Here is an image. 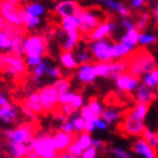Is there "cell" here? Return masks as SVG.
Masks as SVG:
<instances>
[{
    "instance_id": "cell-1",
    "label": "cell",
    "mask_w": 158,
    "mask_h": 158,
    "mask_svg": "<svg viewBox=\"0 0 158 158\" xmlns=\"http://www.w3.org/2000/svg\"><path fill=\"white\" fill-rule=\"evenodd\" d=\"M127 73L135 77L146 75L156 69V61L146 49H138L127 56Z\"/></svg>"
},
{
    "instance_id": "cell-2",
    "label": "cell",
    "mask_w": 158,
    "mask_h": 158,
    "mask_svg": "<svg viewBox=\"0 0 158 158\" xmlns=\"http://www.w3.org/2000/svg\"><path fill=\"white\" fill-rule=\"evenodd\" d=\"M148 104H138L128 112L124 114V122L122 123V131L127 135L131 136H138L142 135L143 131L145 128L144 126V119L147 115Z\"/></svg>"
},
{
    "instance_id": "cell-3",
    "label": "cell",
    "mask_w": 158,
    "mask_h": 158,
    "mask_svg": "<svg viewBox=\"0 0 158 158\" xmlns=\"http://www.w3.org/2000/svg\"><path fill=\"white\" fill-rule=\"evenodd\" d=\"M77 17L80 18V21H81L79 31L82 34H89L106 20L105 13L96 7L90 9H85L81 7L77 11Z\"/></svg>"
},
{
    "instance_id": "cell-4",
    "label": "cell",
    "mask_w": 158,
    "mask_h": 158,
    "mask_svg": "<svg viewBox=\"0 0 158 158\" xmlns=\"http://www.w3.org/2000/svg\"><path fill=\"white\" fill-rule=\"evenodd\" d=\"M32 152L40 158H58L59 153L54 148L53 136L49 133H40L35 135L30 143Z\"/></svg>"
},
{
    "instance_id": "cell-5",
    "label": "cell",
    "mask_w": 158,
    "mask_h": 158,
    "mask_svg": "<svg viewBox=\"0 0 158 158\" xmlns=\"http://www.w3.org/2000/svg\"><path fill=\"white\" fill-rule=\"evenodd\" d=\"M37 128L33 123H24L19 125L17 128L9 129L3 132V136L8 142L17 143V144H29L35 137Z\"/></svg>"
},
{
    "instance_id": "cell-6",
    "label": "cell",
    "mask_w": 158,
    "mask_h": 158,
    "mask_svg": "<svg viewBox=\"0 0 158 158\" xmlns=\"http://www.w3.org/2000/svg\"><path fill=\"white\" fill-rule=\"evenodd\" d=\"M48 40L44 35H30L23 41L26 59H42L47 53Z\"/></svg>"
},
{
    "instance_id": "cell-7",
    "label": "cell",
    "mask_w": 158,
    "mask_h": 158,
    "mask_svg": "<svg viewBox=\"0 0 158 158\" xmlns=\"http://www.w3.org/2000/svg\"><path fill=\"white\" fill-rule=\"evenodd\" d=\"M38 94H39L40 104L42 106L43 113H56L60 111L59 94L56 89L52 86V84L41 87Z\"/></svg>"
},
{
    "instance_id": "cell-8",
    "label": "cell",
    "mask_w": 158,
    "mask_h": 158,
    "mask_svg": "<svg viewBox=\"0 0 158 158\" xmlns=\"http://www.w3.org/2000/svg\"><path fill=\"white\" fill-rule=\"evenodd\" d=\"M21 5L18 1L15 0H5V1H0V15L6 20V22L10 26L22 28V22L20 19V9Z\"/></svg>"
},
{
    "instance_id": "cell-9",
    "label": "cell",
    "mask_w": 158,
    "mask_h": 158,
    "mask_svg": "<svg viewBox=\"0 0 158 158\" xmlns=\"http://www.w3.org/2000/svg\"><path fill=\"white\" fill-rule=\"evenodd\" d=\"M2 71L12 77H23L27 73L26 61L21 56H17L13 53H6L2 54Z\"/></svg>"
},
{
    "instance_id": "cell-10",
    "label": "cell",
    "mask_w": 158,
    "mask_h": 158,
    "mask_svg": "<svg viewBox=\"0 0 158 158\" xmlns=\"http://www.w3.org/2000/svg\"><path fill=\"white\" fill-rule=\"evenodd\" d=\"M113 47L114 43H112L110 39L94 41L91 43V52L98 62L108 63V62H112V60H114Z\"/></svg>"
},
{
    "instance_id": "cell-11",
    "label": "cell",
    "mask_w": 158,
    "mask_h": 158,
    "mask_svg": "<svg viewBox=\"0 0 158 158\" xmlns=\"http://www.w3.org/2000/svg\"><path fill=\"white\" fill-rule=\"evenodd\" d=\"M116 29V23L112 20H105L100 24L98 28H95L93 31L87 34L89 40L92 42L94 41H100V40L108 39V35Z\"/></svg>"
},
{
    "instance_id": "cell-12",
    "label": "cell",
    "mask_w": 158,
    "mask_h": 158,
    "mask_svg": "<svg viewBox=\"0 0 158 158\" xmlns=\"http://www.w3.org/2000/svg\"><path fill=\"white\" fill-rule=\"evenodd\" d=\"M52 136L53 143H54V148H56V150L59 154L64 153L77 138L75 134H66V133L63 132H56Z\"/></svg>"
},
{
    "instance_id": "cell-13",
    "label": "cell",
    "mask_w": 158,
    "mask_h": 158,
    "mask_svg": "<svg viewBox=\"0 0 158 158\" xmlns=\"http://www.w3.org/2000/svg\"><path fill=\"white\" fill-rule=\"evenodd\" d=\"M138 85H139L138 77H133V75H131L127 72L121 74L116 79V86L118 87L122 92H133V91H136Z\"/></svg>"
},
{
    "instance_id": "cell-14",
    "label": "cell",
    "mask_w": 158,
    "mask_h": 158,
    "mask_svg": "<svg viewBox=\"0 0 158 158\" xmlns=\"http://www.w3.org/2000/svg\"><path fill=\"white\" fill-rule=\"evenodd\" d=\"M81 8V6L75 1H61L56 6L54 11L58 13L61 18L77 16V11Z\"/></svg>"
},
{
    "instance_id": "cell-15",
    "label": "cell",
    "mask_w": 158,
    "mask_h": 158,
    "mask_svg": "<svg viewBox=\"0 0 158 158\" xmlns=\"http://www.w3.org/2000/svg\"><path fill=\"white\" fill-rule=\"evenodd\" d=\"M77 79L82 83H92L96 77L95 74V69L93 63H86V64H81L77 68Z\"/></svg>"
},
{
    "instance_id": "cell-16",
    "label": "cell",
    "mask_w": 158,
    "mask_h": 158,
    "mask_svg": "<svg viewBox=\"0 0 158 158\" xmlns=\"http://www.w3.org/2000/svg\"><path fill=\"white\" fill-rule=\"evenodd\" d=\"M133 150L144 158H157V152L147 144L145 139L139 138L133 144Z\"/></svg>"
},
{
    "instance_id": "cell-17",
    "label": "cell",
    "mask_w": 158,
    "mask_h": 158,
    "mask_svg": "<svg viewBox=\"0 0 158 158\" xmlns=\"http://www.w3.org/2000/svg\"><path fill=\"white\" fill-rule=\"evenodd\" d=\"M8 150L13 158H26L32 152L31 145L29 144H17V143L8 142Z\"/></svg>"
},
{
    "instance_id": "cell-18",
    "label": "cell",
    "mask_w": 158,
    "mask_h": 158,
    "mask_svg": "<svg viewBox=\"0 0 158 158\" xmlns=\"http://www.w3.org/2000/svg\"><path fill=\"white\" fill-rule=\"evenodd\" d=\"M135 98H136L138 104H148L149 105L150 103L156 98V94L150 89L146 87L144 84H140L136 89Z\"/></svg>"
},
{
    "instance_id": "cell-19",
    "label": "cell",
    "mask_w": 158,
    "mask_h": 158,
    "mask_svg": "<svg viewBox=\"0 0 158 158\" xmlns=\"http://www.w3.org/2000/svg\"><path fill=\"white\" fill-rule=\"evenodd\" d=\"M18 117V110L15 105L9 103L8 105L0 107V121L6 124H10L16 121Z\"/></svg>"
},
{
    "instance_id": "cell-20",
    "label": "cell",
    "mask_w": 158,
    "mask_h": 158,
    "mask_svg": "<svg viewBox=\"0 0 158 158\" xmlns=\"http://www.w3.org/2000/svg\"><path fill=\"white\" fill-rule=\"evenodd\" d=\"M21 105H23L24 107H27V108H29L30 111L33 112L35 115L43 113L42 106H41V104H40V98H39L38 92L31 93L28 98H24V101L22 102Z\"/></svg>"
},
{
    "instance_id": "cell-21",
    "label": "cell",
    "mask_w": 158,
    "mask_h": 158,
    "mask_svg": "<svg viewBox=\"0 0 158 158\" xmlns=\"http://www.w3.org/2000/svg\"><path fill=\"white\" fill-rule=\"evenodd\" d=\"M108 68H110V75L108 77L113 80H116L121 74L127 72V61L126 59L117 60L115 62H108Z\"/></svg>"
},
{
    "instance_id": "cell-22",
    "label": "cell",
    "mask_w": 158,
    "mask_h": 158,
    "mask_svg": "<svg viewBox=\"0 0 158 158\" xmlns=\"http://www.w3.org/2000/svg\"><path fill=\"white\" fill-rule=\"evenodd\" d=\"M80 26H81V21H80V18H77V16H71V17H66V18L61 19V27H62V30L65 31L66 33L79 31Z\"/></svg>"
},
{
    "instance_id": "cell-23",
    "label": "cell",
    "mask_w": 158,
    "mask_h": 158,
    "mask_svg": "<svg viewBox=\"0 0 158 158\" xmlns=\"http://www.w3.org/2000/svg\"><path fill=\"white\" fill-rule=\"evenodd\" d=\"M80 40V32H70V33H66L65 38L62 41V49H63L64 52H71L73 50L75 45L77 44Z\"/></svg>"
},
{
    "instance_id": "cell-24",
    "label": "cell",
    "mask_w": 158,
    "mask_h": 158,
    "mask_svg": "<svg viewBox=\"0 0 158 158\" xmlns=\"http://www.w3.org/2000/svg\"><path fill=\"white\" fill-rule=\"evenodd\" d=\"M19 15H20V19H21L22 26H23L26 29H33V28H35V27L40 23V19L28 15V13L23 10V7L20 9Z\"/></svg>"
},
{
    "instance_id": "cell-25",
    "label": "cell",
    "mask_w": 158,
    "mask_h": 158,
    "mask_svg": "<svg viewBox=\"0 0 158 158\" xmlns=\"http://www.w3.org/2000/svg\"><path fill=\"white\" fill-rule=\"evenodd\" d=\"M121 116V112L117 108L108 107L103 110L102 114H101V118L105 122L106 124H113L114 122H116Z\"/></svg>"
},
{
    "instance_id": "cell-26",
    "label": "cell",
    "mask_w": 158,
    "mask_h": 158,
    "mask_svg": "<svg viewBox=\"0 0 158 158\" xmlns=\"http://www.w3.org/2000/svg\"><path fill=\"white\" fill-rule=\"evenodd\" d=\"M60 61L62 65L65 66L69 70H73V69L79 68V63L75 60V56L72 52H63L61 53L60 56Z\"/></svg>"
},
{
    "instance_id": "cell-27",
    "label": "cell",
    "mask_w": 158,
    "mask_h": 158,
    "mask_svg": "<svg viewBox=\"0 0 158 158\" xmlns=\"http://www.w3.org/2000/svg\"><path fill=\"white\" fill-rule=\"evenodd\" d=\"M138 37H139V32L134 28L129 31H126V33L122 37L121 42L132 48H135V45L138 43Z\"/></svg>"
},
{
    "instance_id": "cell-28",
    "label": "cell",
    "mask_w": 158,
    "mask_h": 158,
    "mask_svg": "<svg viewBox=\"0 0 158 158\" xmlns=\"http://www.w3.org/2000/svg\"><path fill=\"white\" fill-rule=\"evenodd\" d=\"M105 3L108 8H111L112 10L116 11L118 15L123 16L124 18H127V17L131 16V10L127 7H125L123 3H119L117 1H113V0H107V1H105Z\"/></svg>"
},
{
    "instance_id": "cell-29",
    "label": "cell",
    "mask_w": 158,
    "mask_h": 158,
    "mask_svg": "<svg viewBox=\"0 0 158 158\" xmlns=\"http://www.w3.org/2000/svg\"><path fill=\"white\" fill-rule=\"evenodd\" d=\"M23 10L26 11L28 15H30V16H32V17H35V18H39L40 16H42L43 13H44L43 6L37 2L27 3L23 7Z\"/></svg>"
},
{
    "instance_id": "cell-30",
    "label": "cell",
    "mask_w": 158,
    "mask_h": 158,
    "mask_svg": "<svg viewBox=\"0 0 158 158\" xmlns=\"http://www.w3.org/2000/svg\"><path fill=\"white\" fill-rule=\"evenodd\" d=\"M49 68H50V64L48 63L47 61H44V60L41 61V62L35 66V68H33V74H32V77H33L34 82H35L37 84L39 83L41 77L44 75V74H47V71H48V69Z\"/></svg>"
},
{
    "instance_id": "cell-31",
    "label": "cell",
    "mask_w": 158,
    "mask_h": 158,
    "mask_svg": "<svg viewBox=\"0 0 158 158\" xmlns=\"http://www.w3.org/2000/svg\"><path fill=\"white\" fill-rule=\"evenodd\" d=\"M142 136H143V139H145L147 142V144L150 146L152 148L154 149H157L158 148V134H155L150 131L149 128H144L142 133Z\"/></svg>"
},
{
    "instance_id": "cell-32",
    "label": "cell",
    "mask_w": 158,
    "mask_h": 158,
    "mask_svg": "<svg viewBox=\"0 0 158 158\" xmlns=\"http://www.w3.org/2000/svg\"><path fill=\"white\" fill-rule=\"evenodd\" d=\"M75 142L77 143V145L81 147V149L83 150H86L87 148L92 147V142H93V138L91 137V135L89 133H81L79 136H77L75 138Z\"/></svg>"
},
{
    "instance_id": "cell-33",
    "label": "cell",
    "mask_w": 158,
    "mask_h": 158,
    "mask_svg": "<svg viewBox=\"0 0 158 158\" xmlns=\"http://www.w3.org/2000/svg\"><path fill=\"white\" fill-rule=\"evenodd\" d=\"M52 86L56 89V91L58 92L59 96L63 93L68 92L70 89V79H58L54 83L52 84Z\"/></svg>"
},
{
    "instance_id": "cell-34",
    "label": "cell",
    "mask_w": 158,
    "mask_h": 158,
    "mask_svg": "<svg viewBox=\"0 0 158 158\" xmlns=\"http://www.w3.org/2000/svg\"><path fill=\"white\" fill-rule=\"evenodd\" d=\"M87 107L92 111V113L95 115V117H101V114L103 112V107H102V104H101L98 98H90V101L87 103Z\"/></svg>"
},
{
    "instance_id": "cell-35",
    "label": "cell",
    "mask_w": 158,
    "mask_h": 158,
    "mask_svg": "<svg viewBox=\"0 0 158 158\" xmlns=\"http://www.w3.org/2000/svg\"><path fill=\"white\" fill-rule=\"evenodd\" d=\"M75 60L77 61V63H81V64H86L89 63V61L91 60V54H90V51L87 50V49H79L75 53Z\"/></svg>"
},
{
    "instance_id": "cell-36",
    "label": "cell",
    "mask_w": 158,
    "mask_h": 158,
    "mask_svg": "<svg viewBox=\"0 0 158 158\" xmlns=\"http://www.w3.org/2000/svg\"><path fill=\"white\" fill-rule=\"evenodd\" d=\"M95 69V74L96 77H105L110 75V68H108V63L105 62H98L96 64H94Z\"/></svg>"
},
{
    "instance_id": "cell-37",
    "label": "cell",
    "mask_w": 158,
    "mask_h": 158,
    "mask_svg": "<svg viewBox=\"0 0 158 158\" xmlns=\"http://www.w3.org/2000/svg\"><path fill=\"white\" fill-rule=\"evenodd\" d=\"M73 126V132L74 133H83L84 132V125L85 121L82 118L81 116H72V118L70 119Z\"/></svg>"
},
{
    "instance_id": "cell-38",
    "label": "cell",
    "mask_w": 158,
    "mask_h": 158,
    "mask_svg": "<svg viewBox=\"0 0 158 158\" xmlns=\"http://www.w3.org/2000/svg\"><path fill=\"white\" fill-rule=\"evenodd\" d=\"M156 41H157V37L154 35V34L139 33V37H138V44H140V45L152 44V43L156 42Z\"/></svg>"
},
{
    "instance_id": "cell-39",
    "label": "cell",
    "mask_w": 158,
    "mask_h": 158,
    "mask_svg": "<svg viewBox=\"0 0 158 158\" xmlns=\"http://www.w3.org/2000/svg\"><path fill=\"white\" fill-rule=\"evenodd\" d=\"M148 22H149V15H148L147 12L143 13L142 16L139 17V19L137 20L136 24H135V29H136L138 32H142L143 30L146 28Z\"/></svg>"
},
{
    "instance_id": "cell-40",
    "label": "cell",
    "mask_w": 158,
    "mask_h": 158,
    "mask_svg": "<svg viewBox=\"0 0 158 158\" xmlns=\"http://www.w3.org/2000/svg\"><path fill=\"white\" fill-rule=\"evenodd\" d=\"M74 95H75V92H73V91H68V92L61 94L59 96V105L62 106V105H66V104H71Z\"/></svg>"
},
{
    "instance_id": "cell-41",
    "label": "cell",
    "mask_w": 158,
    "mask_h": 158,
    "mask_svg": "<svg viewBox=\"0 0 158 158\" xmlns=\"http://www.w3.org/2000/svg\"><path fill=\"white\" fill-rule=\"evenodd\" d=\"M66 152H68L69 154H71L72 156H74L75 158H81L82 155H83V152H84V150L81 149V147L77 145V143L74 140L71 145H70V147L66 149Z\"/></svg>"
},
{
    "instance_id": "cell-42",
    "label": "cell",
    "mask_w": 158,
    "mask_h": 158,
    "mask_svg": "<svg viewBox=\"0 0 158 158\" xmlns=\"http://www.w3.org/2000/svg\"><path fill=\"white\" fill-rule=\"evenodd\" d=\"M80 114H81V117L83 119H84L85 122H89V121H93V119L98 118V117H95V115L92 113V111H91L90 108L86 106H83V107L81 108V112H80Z\"/></svg>"
},
{
    "instance_id": "cell-43",
    "label": "cell",
    "mask_w": 158,
    "mask_h": 158,
    "mask_svg": "<svg viewBox=\"0 0 158 158\" xmlns=\"http://www.w3.org/2000/svg\"><path fill=\"white\" fill-rule=\"evenodd\" d=\"M60 111L65 117H70V116H74V114L77 113V110L71 104H66V105L60 106Z\"/></svg>"
},
{
    "instance_id": "cell-44",
    "label": "cell",
    "mask_w": 158,
    "mask_h": 158,
    "mask_svg": "<svg viewBox=\"0 0 158 158\" xmlns=\"http://www.w3.org/2000/svg\"><path fill=\"white\" fill-rule=\"evenodd\" d=\"M111 153L113 154L115 158H132V155L128 152L122 149L119 147H113L111 149Z\"/></svg>"
},
{
    "instance_id": "cell-45",
    "label": "cell",
    "mask_w": 158,
    "mask_h": 158,
    "mask_svg": "<svg viewBox=\"0 0 158 158\" xmlns=\"http://www.w3.org/2000/svg\"><path fill=\"white\" fill-rule=\"evenodd\" d=\"M143 84L145 85L146 87H148V89L152 90L153 87H155L156 85H158V82L152 77V74L148 73V74H146V75H144V77H143Z\"/></svg>"
},
{
    "instance_id": "cell-46",
    "label": "cell",
    "mask_w": 158,
    "mask_h": 158,
    "mask_svg": "<svg viewBox=\"0 0 158 158\" xmlns=\"http://www.w3.org/2000/svg\"><path fill=\"white\" fill-rule=\"evenodd\" d=\"M71 105H73L77 110H80V108L83 107V96L80 93H75L73 100L71 102Z\"/></svg>"
},
{
    "instance_id": "cell-47",
    "label": "cell",
    "mask_w": 158,
    "mask_h": 158,
    "mask_svg": "<svg viewBox=\"0 0 158 158\" xmlns=\"http://www.w3.org/2000/svg\"><path fill=\"white\" fill-rule=\"evenodd\" d=\"M10 48H11V39L5 34L0 39V50H10Z\"/></svg>"
},
{
    "instance_id": "cell-48",
    "label": "cell",
    "mask_w": 158,
    "mask_h": 158,
    "mask_svg": "<svg viewBox=\"0 0 158 158\" xmlns=\"http://www.w3.org/2000/svg\"><path fill=\"white\" fill-rule=\"evenodd\" d=\"M47 75H49L50 77H61L62 72H61L60 69L56 68V66H50V68L48 69Z\"/></svg>"
},
{
    "instance_id": "cell-49",
    "label": "cell",
    "mask_w": 158,
    "mask_h": 158,
    "mask_svg": "<svg viewBox=\"0 0 158 158\" xmlns=\"http://www.w3.org/2000/svg\"><path fill=\"white\" fill-rule=\"evenodd\" d=\"M61 132L66 133V134H74L73 132V126H72V123L70 119L63 123V124L61 125Z\"/></svg>"
},
{
    "instance_id": "cell-50",
    "label": "cell",
    "mask_w": 158,
    "mask_h": 158,
    "mask_svg": "<svg viewBox=\"0 0 158 158\" xmlns=\"http://www.w3.org/2000/svg\"><path fill=\"white\" fill-rule=\"evenodd\" d=\"M96 154H98V149L95 147H90L83 152V155L81 158H95Z\"/></svg>"
},
{
    "instance_id": "cell-51",
    "label": "cell",
    "mask_w": 158,
    "mask_h": 158,
    "mask_svg": "<svg viewBox=\"0 0 158 158\" xmlns=\"http://www.w3.org/2000/svg\"><path fill=\"white\" fill-rule=\"evenodd\" d=\"M94 126H95V128H98V129H101V131H104V129L107 128L108 125L106 124L105 122L103 121L101 117H98V118L94 119Z\"/></svg>"
},
{
    "instance_id": "cell-52",
    "label": "cell",
    "mask_w": 158,
    "mask_h": 158,
    "mask_svg": "<svg viewBox=\"0 0 158 158\" xmlns=\"http://www.w3.org/2000/svg\"><path fill=\"white\" fill-rule=\"evenodd\" d=\"M122 26H123V28H124L126 31H129V30H132L135 28L133 21H131L128 18H124L123 20H122Z\"/></svg>"
},
{
    "instance_id": "cell-53",
    "label": "cell",
    "mask_w": 158,
    "mask_h": 158,
    "mask_svg": "<svg viewBox=\"0 0 158 158\" xmlns=\"http://www.w3.org/2000/svg\"><path fill=\"white\" fill-rule=\"evenodd\" d=\"M20 108H21V111H22V113L24 114V115L28 117V118H30V119H35V117H37V115L33 113L32 111H30L29 108H27V107H24L23 105H20Z\"/></svg>"
},
{
    "instance_id": "cell-54",
    "label": "cell",
    "mask_w": 158,
    "mask_h": 158,
    "mask_svg": "<svg viewBox=\"0 0 158 158\" xmlns=\"http://www.w3.org/2000/svg\"><path fill=\"white\" fill-rule=\"evenodd\" d=\"M95 129V126H94V119L93 121H89V122H85V125H84V132L85 133H91L93 132Z\"/></svg>"
},
{
    "instance_id": "cell-55",
    "label": "cell",
    "mask_w": 158,
    "mask_h": 158,
    "mask_svg": "<svg viewBox=\"0 0 158 158\" xmlns=\"http://www.w3.org/2000/svg\"><path fill=\"white\" fill-rule=\"evenodd\" d=\"M144 5H145V1H143V0H133V1H131V6H132L134 9L142 8Z\"/></svg>"
},
{
    "instance_id": "cell-56",
    "label": "cell",
    "mask_w": 158,
    "mask_h": 158,
    "mask_svg": "<svg viewBox=\"0 0 158 158\" xmlns=\"http://www.w3.org/2000/svg\"><path fill=\"white\" fill-rule=\"evenodd\" d=\"M8 104H9V101H8V98H7V96H6L3 93L0 92V107L8 105Z\"/></svg>"
},
{
    "instance_id": "cell-57",
    "label": "cell",
    "mask_w": 158,
    "mask_h": 158,
    "mask_svg": "<svg viewBox=\"0 0 158 158\" xmlns=\"http://www.w3.org/2000/svg\"><path fill=\"white\" fill-rule=\"evenodd\" d=\"M103 146H104V144H103L101 140L98 139H93L92 142V147H95L96 149H98V148H102Z\"/></svg>"
},
{
    "instance_id": "cell-58",
    "label": "cell",
    "mask_w": 158,
    "mask_h": 158,
    "mask_svg": "<svg viewBox=\"0 0 158 158\" xmlns=\"http://www.w3.org/2000/svg\"><path fill=\"white\" fill-rule=\"evenodd\" d=\"M58 158H75V157H74V156H72L71 154H69L68 152H64V153L59 154Z\"/></svg>"
},
{
    "instance_id": "cell-59",
    "label": "cell",
    "mask_w": 158,
    "mask_h": 158,
    "mask_svg": "<svg viewBox=\"0 0 158 158\" xmlns=\"http://www.w3.org/2000/svg\"><path fill=\"white\" fill-rule=\"evenodd\" d=\"M7 24H8V23L6 22V20L2 18V16L0 15V30H3V29H5V27L7 26Z\"/></svg>"
},
{
    "instance_id": "cell-60",
    "label": "cell",
    "mask_w": 158,
    "mask_h": 158,
    "mask_svg": "<svg viewBox=\"0 0 158 158\" xmlns=\"http://www.w3.org/2000/svg\"><path fill=\"white\" fill-rule=\"evenodd\" d=\"M155 20H156V23L158 24V2L155 7Z\"/></svg>"
},
{
    "instance_id": "cell-61",
    "label": "cell",
    "mask_w": 158,
    "mask_h": 158,
    "mask_svg": "<svg viewBox=\"0 0 158 158\" xmlns=\"http://www.w3.org/2000/svg\"><path fill=\"white\" fill-rule=\"evenodd\" d=\"M26 158H40L39 156L37 155V154H34V153H31L30 155H28Z\"/></svg>"
},
{
    "instance_id": "cell-62",
    "label": "cell",
    "mask_w": 158,
    "mask_h": 158,
    "mask_svg": "<svg viewBox=\"0 0 158 158\" xmlns=\"http://www.w3.org/2000/svg\"><path fill=\"white\" fill-rule=\"evenodd\" d=\"M3 35H5V33H3V31H2V30H0V39H1V38H2Z\"/></svg>"
}]
</instances>
